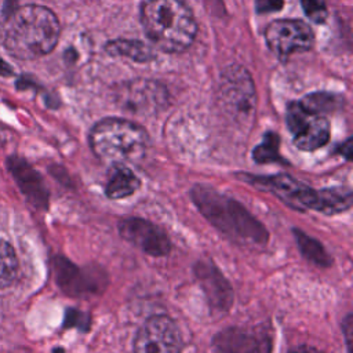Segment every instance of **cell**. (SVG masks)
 <instances>
[{
    "label": "cell",
    "mask_w": 353,
    "mask_h": 353,
    "mask_svg": "<svg viewBox=\"0 0 353 353\" xmlns=\"http://www.w3.org/2000/svg\"><path fill=\"white\" fill-rule=\"evenodd\" d=\"M88 142L97 157L112 164L139 163L149 149V135L137 123L109 117L90 131Z\"/></svg>",
    "instance_id": "277c9868"
},
{
    "label": "cell",
    "mask_w": 353,
    "mask_h": 353,
    "mask_svg": "<svg viewBox=\"0 0 353 353\" xmlns=\"http://www.w3.org/2000/svg\"><path fill=\"white\" fill-rule=\"evenodd\" d=\"M55 276L61 288L73 296L99 295L108 285V276L99 266L77 268L65 258L55 261Z\"/></svg>",
    "instance_id": "30bf717a"
},
{
    "label": "cell",
    "mask_w": 353,
    "mask_h": 353,
    "mask_svg": "<svg viewBox=\"0 0 353 353\" xmlns=\"http://www.w3.org/2000/svg\"><path fill=\"white\" fill-rule=\"evenodd\" d=\"M352 328H353V324H352V314H347L346 319L343 320V324H342V330H343V334H345V338H346V345H347V350L350 352V338H352Z\"/></svg>",
    "instance_id": "cb8c5ba5"
},
{
    "label": "cell",
    "mask_w": 353,
    "mask_h": 353,
    "mask_svg": "<svg viewBox=\"0 0 353 353\" xmlns=\"http://www.w3.org/2000/svg\"><path fill=\"white\" fill-rule=\"evenodd\" d=\"M11 74H12L11 66H10L4 59L0 58V76L7 77V76H11Z\"/></svg>",
    "instance_id": "4316f807"
},
{
    "label": "cell",
    "mask_w": 353,
    "mask_h": 353,
    "mask_svg": "<svg viewBox=\"0 0 353 353\" xmlns=\"http://www.w3.org/2000/svg\"><path fill=\"white\" fill-rule=\"evenodd\" d=\"M127 103L137 106V108H146L150 103H156L157 101L154 99H163L164 98V91L161 87H156V83L152 81H134L131 83V85L127 90Z\"/></svg>",
    "instance_id": "ac0fdd59"
},
{
    "label": "cell",
    "mask_w": 353,
    "mask_h": 353,
    "mask_svg": "<svg viewBox=\"0 0 353 353\" xmlns=\"http://www.w3.org/2000/svg\"><path fill=\"white\" fill-rule=\"evenodd\" d=\"M352 207V190L345 186L327 188L319 190V203L316 211L325 215H335L347 211Z\"/></svg>",
    "instance_id": "9a60e30c"
},
{
    "label": "cell",
    "mask_w": 353,
    "mask_h": 353,
    "mask_svg": "<svg viewBox=\"0 0 353 353\" xmlns=\"http://www.w3.org/2000/svg\"><path fill=\"white\" fill-rule=\"evenodd\" d=\"M181 335L175 321L164 314L152 316L139 328L134 353H181Z\"/></svg>",
    "instance_id": "9c48e42d"
},
{
    "label": "cell",
    "mask_w": 353,
    "mask_h": 353,
    "mask_svg": "<svg viewBox=\"0 0 353 353\" xmlns=\"http://www.w3.org/2000/svg\"><path fill=\"white\" fill-rule=\"evenodd\" d=\"M214 353H270V336L248 327H229L212 339Z\"/></svg>",
    "instance_id": "7c38bea8"
},
{
    "label": "cell",
    "mask_w": 353,
    "mask_h": 353,
    "mask_svg": "<svg viewBox=\"0 0 353 353\" xmlns=\"http://www.w3.org/2000/svg\"><path fill=\"white\" fill-rule=\"evenodd\" d=\"M105 50L114 57H127L135 62H149L154 59L152 48L138 40H113L105 46Z\"/></svg>",
    "instance_id": "e0dca14e"
},
{
    "label": "cell",
    "mask_w": 353,
    "mask_h": 353,
    "mask_svg": "<svg viewBox=\"0 0 353 353\" xmlns=\"http://www.w3.org/2000/svg\"><path fill=\"white\" fill-rule=\"evenodd\" d=\"M241 179H244L247 183L261 189L270 192L274 194L279 200H281L285 205L298 210V211H306V210H314L317 208L319 203V190L312 189L306 183L285 175H250L243 174Z\"/></svg>",
    "instance_id": "8992f818"
},
{
    "label": "cell",
    "mask_w": 353,
    "mask_h": 353,
    "mask_svg": "<svg viewBox=\"0 0 353 353\" xmlns=\"http://www.w3.org/2000/svg\"><path fill=\"white\" fill-rule=\"evenodd\" d=\"M219 98L223 110L234 121L251 123L255 114V87L243 66L230 65L222 72Z\"/></svg>",
    "instance_id": "5b68a950"
},
{
    "label": "cell",
    "mask_w": 353,
    "mask_h": 353,
    "mask_svg": "<svg viewBox=\"0 0 353 353\" xmlns=\"http://www.w3.org/2000/svg\"><path fill=\"white\" fill-rule=\"evenodd\" d=\"M285 121L294 135V145L305 152L324 146L330 139V124L324 116L306 112L299 102H290Z\"/></svg>",
    "instance_id": "ba28073f"
},
{
    "label": "cell",
    "mask_w": 353,
    "mask_h": 353,
    "mask_svg": "<svg viewBox=\"0 0 353 353\" xmlns=\"http://www.w3.org/2000/svg\"><path fill=\"white\" fill-rule=\"evenodd\" d=\"M189 194L201 215L234 244L247 248L268 244L266 228L237 200L207 185H194Z\"/></svg>",
    "instance_id": "6da1fadb"
},
{
    "label": "cell",
    "mask_w": 353,
    "mask_h": 353,
    "mask_svg": "<svg viewBox=\"0 0 353 353\" xmlns=\"http://www.w3.org/2000/svg\"><path fill=\"white\" fill-rule=\"evenodd\" d=\"M292 233H294V237H295V241L299 247L301 254L309 262H312V263H314L320 268L331 266L332 258L319 240H316L314 237L306 234L305 232H302L299 229H294Z\"/></svg>",
    "instance_id": "2e32d148"
},
{
    "label": "cell",
    "mask_w": 353,
    "mask_h": 353,
    "mask_svg": "<svg viewBox=\"0 0 353 353\" xmlns=\"http://www.w3.org/2000/svg\"><path fill=\"white\" fill-rule=\"evenodd\" d=\"M119 233L124 240L150 256H165L171 251L167 233L148 219L127 216L119 222Z\"/></svg>",
    "instance_id": "8fae6325"
},
{
    "label": "cell",
    "mask_w": 353,
    "mask_h": 353,
    "mask_svg": "<svg viewBox=\"0 0 353 353\" xmlns=\"http://www.w3.org/2000/svg\"><path fill=\"white\" fill-rule=\"evenodd\" d=\"M141 22L149 40L161 51H186L197 33L190 8L181 0H146L141 7Z\"/></svg>",
    "instance_id": "3957f363"
},
{
    "label": "cell",
    "mask_w": 353,
    "mask_h": 353,
    "mask_svg": "<svg viewBox=\"0 0 353 353\" xmlns=\"http://www.w3.org/2000/svg\"><path fill=\"white\" fill-rule=\"evenodd\" d=\"M265 40L273 54L285 61L294 52L310 50L314 43V33L303 21L276 19L266 26Z\"/></svg>",
    "instance_id": "52a82bcc"
},
{
    "label": "cell",
    "mask_w": 353,
    "mask_h": 353,
    "mask_svg": "<svg viewBox=\"0 0 353 353\" xmlns=\"http://www.w3.org/2000/svg\"><path fill=\"white\" fill-rule=\"evenodd\" d=\"M284 0H256L255 8L259 14L262 12H273L283 7Z\"/></svg>",
    "instance_id": "603a6c76"
},
{
    "label": "cell",
    "mask_w": 353,
    "mask_h": 353,
    "mask_svg": "<svg viewBox=\"0 0 353 353\" xmlns=\"http://www.w3.org/2000/svg\"><path fill=\"white\" fill-rule=\"evenodd\" d=\"M194 276L214 313H226L233 305V290L228 279L211 261H199Z\"/></svg>",
    "instance_id": "4fadbf2b"
},
{
    "label": "cell",
    "mask_w": 353,
    "mask_h": 353,
    "mask_svg": "<svg viewBox=\"0 0 353 353\" xmlns=\"http://www.w3.org/2000/svg\"><path fill=\"white\" fill-rule=\"evenodd\" d=\"M141 188L139 178L125 165L113 164L105 186V193L112 200H119L134 194Z\"/></svg>",
    "instance_id": "5bb4252c"
},
{
    "label": "cell",
    "mask_w": 353,
    "mask_h": 353,
    "mask_svg": "<svg viewBox=\"0 0 353 353\" xmlns=\"http://www.w3.org/2000/svg\"><path fill=\"white\" fill-rule=\"evenodd\" d=\"M288 353H323L321 350H319L317 347L314 346H307V345H301V346H296L294 349H291Z\"/></svg>",
    "instance_id": "d4e9b609"
},
{
    "label": "cell",
    "mask_w": 353,
    "mask_h": 353,
    "mask_svg": "<svg viewBox=\"0 0 353 353\" xmlns=\"http://www.w3.org/2000/svg\"><path fill=\"white\" fill-rule=\"evenodd\" d=\"M61 28L55 14L43 6L28 4L8 14L4 26V47L19 59H34L51 52Z\"/></svg>",
    "instance_id": "7a4b0ae2"
},
{
    "label": "cell",
    "mask_w": 353,
    "mask_h": 353,
    "mask_svg": "<svg viewBox=\"0 0 353 353\" xmlns=\"http://www.w3.org/2000/svg\"><path fill=\"white\" fill-rule=\"evenodd\" d=\"M301 6L306 17L314 23H324V21L328 17L324 0H301Z\"/></svg>",
    "instance_id": "7402d4cb"
},
{
    "label": "cell",
    "mask_w": 353,
    "mask_h": 353,
    "mask_svg": "<svg viewBox=\"0 0 353 353\" xmlns=\"http://www.w3.org/2000/svg\"><path fill=\"white\" fill-rule=\"evenodd\" d=\"M18 261L10 243L0 239V288L12 283L17 274Z\"/></svg>",
    "instance_id": "44dd1931"
},
{
    "label": "cell",
    "mask_w": 353,
    "mask_h": 353,
    "mask_svg": "<svg viewBox=\"0 0 353 353\" xmlns=\"http://www.w3.org/2000/svg\"><path fill=\"white\" fill-rule=\"evenodd\" d=\"M339 149H341L339 153L343 154L346 160H350V159H352V139H350V138H347Z\"/></svg>",
    "instance_id": "484cf974"
},
{
    "label": "cell",
    "mask_w": 353,
    "mask_h": 353,
    "mask_svg": "<svg viewBox=\"0 0 353 353\" xmlns=\"http://www.w3.org/2000/svg\"><path fill=\"white\" fill-rule=\"evenodd\" d=\"M299 103L306 112L323 116L324 113H330L339 109L341 105L343 103V98L332 92L317 91L306 95L302 101H299Z\"/></svg>",
    "instance_id": "d6986e66"
},
{
    "label": "cell",
    "mask_w": 353,
    "mask_h": 353,
    "mask_svg": "<svg viewBox=\"0 0 353 353\" xmlns=\"http://www.w3.org/2000/svg\"><path fill=\"white\" fill-rule=\"evenodd\" d=\"M280 138L274 132H266L262 142L252 150V157L256 163H283L279 152Z\"/></svg>",
    "instance_id": "ffe728a7"
}]
</instances>
